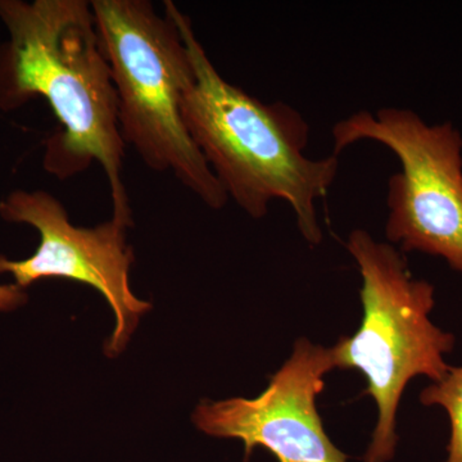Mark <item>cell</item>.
<instances>
[{
	"mask_svg": "<svg viewBox=\"0 0 462 462\" xmlns=\"http://www.w3.org/2000/svg\"><path fill=\"white\" fill-rule=\"evenodd\" d=\"M0 20L9 32L0 50V108L47 100L60 123L45 147L47 172L67 180L99 163L115 217L133 224L117 93L90 2L0 0Z\"/></svg>",
	"mask_w": 462,
	"mask_h": 462,
	"instance_id": "cell-1",
	"label": "cell"
},
{
	"mask_svg": "<svg viewBox=\"0 0 462 462\" xmlns=\"http://www.w3.org/2000/svg\"><path fill=\"white\" fill-rule=\"evenodd\" d=\"M163 5L189 53L191 78L181 99L185 126L227 197L254 218L263 217L273 199L284 200L306 242L320 245L316 202L336 181L339 157H307L305 118L287 105H266L225 80L189 18L171 0Z\"/></svg>",
	"mask_w": 462,
	"mask_h": 462,
	"instance_id": "cell-2",
	"label": "cell"
},
{
	"mask_svg": "<svg viewBox=\"0 0 462 462\" xmlns=\"http://www.w3.org/2000/svg\"><path fill=\"white\" fill-rule=\"evenodd\" d=\"M114 80L125 144L157 172H171L205 205L229 197L191 141L181 99L191 78L187 44L171 14L148 0H91Z\"/></svg>",
	"mask_w": 462,
	"mask_h": 462,
	"instance_id": "cell-3",
	"label": "cell"
},
{
	"mask_svg": "<svg viewBox=\"0 0 462 462\" xmlns=\"http://www.w3.org/2000/svg\"><path fill=\"white\" fill-rule=\"evenodd\" d=\"M346 248L363 278L364 316L352 337L331 346L337 369H355L367 380L366 393L378 407V422L365 462H388L396 451L398 404L418 376L439 382L448 372L446 356L455 336L430 320L436 289L415 279L402 252L376 242L366 230L349 234Z\"/></svg>",
	"mask_w": 462,
	"mask_h": 462,
	"instance_id": "cell-4",
	"label": "cell"
},
{
	"mask_svg": "<svg viewBox=\"0 0 462 462\" xmlns=\"http://www.w3.org/2000/svg\"><path fill=\"white\" fill-rule=\"evenodd\" d=\"M334 154L372 141L400 161L388 180L385 236L401 252L445 258L462 275V136L451 123L428 125L411 109L358 111L333 127Z\"/></svg>",
	"mask_w": 462,
	"mask_h": 462,
	"instance_id": "cell-5",
	"label": "cell"
},
{
	"mask_svg": "<svg viewBox=\"0 0 462 462\" xmlns=\"http://www.w3.org/2000/svg\"><path fill=\"white\" fill-rule=\"evenodd\" d=\"M0 217L32 225L41 236V245L26 260L12 261L0 254V273L14 276V285L21 289L44 278L69 279L97 289L116 316L106 354H120L141 316L152 307L130 289L134 254L126 243V229L133 224L112 216L93 229L76 227L65 206L45 190L12 191L0 202Z\"/></svg>",
	"mask_w": 462,
	"mask_h": 462,
	"instance_id": "cell-6",
	"label": "cell"
},
{
	"mask_svg": "<svg viewBox=\"0 0 462 462\" xmlns=\"http://www.w3.org/2000/svg\"><path fill=\"white\" fill-rule=\"evenodd\" d=\"M334 369L333 348L298 339L260 396L202 401L193 413L194 424L208 436L242 440L245 460L260 446L279 462H346V455L325 433L316 407L324 376Z\"/></svg>",
	"mask_w": 462,
	"mask_h": 462,
	"instance_id": "cell-7",
	"label": "cell"
},
{
	"mask_svg": "<svg viewBox=\"0 0 462 462\" xmlns=\"http://www.w3.org/2000/svg\"><path fill=\"white\" fill-rule=\"evenodd\" d=\"M420 402L445 410L451 425L447 462H462V366H449L439 382L431 383L421 392Z\"/></svg>",
	"mask_w": 462,
	"mask_h": 462,
	"instance_id": "cell-8",
	"label": "cell"
},
{
	"mask_svg": "<svg viewBox=\"0 0 462 462\" xmlns=\"http://www.w3.org/2000/svg\"><path fill=\"white\" fill-rule=\"evenodd\" d=\"M26 300V294L17 285H0V311H11Z\"/></svg>",
	"mask_w": 462,
	"mask_h": 462,
	"instance_id": "cell-9",
	"label": "cell"
}]
</instances>
